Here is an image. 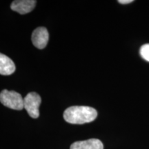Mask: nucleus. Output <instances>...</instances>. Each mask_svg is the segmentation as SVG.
<instances>
[{
    "instance_id": "nucleus-2",
    "label": "nucleus",
    "mask_w": 149,
    "mask_h": 149,
    "mask_svg": "<svg viewBox=\"0 0 149 149\" xmlns=\"http://www.w3.org/2000/svg\"><path fill=\"white\" fill-rule=\"evenodd\" d=\"M0 102L9 109L17 111L24 109V98L15 91L3 90L0 93Z\"/></svg>"
},
{
    "instance_id": "nucleus-3",
    "label": "nucleus",
    "mask_w": 149,
    "mask_h": 149,
    "mask_svg": "<svg viewBox=\"0 0 149 149\" xmlns=\"http://www.w3.org/2000/svg\"><path fill=\"white\" fill-rule=\"evenodd\" d=\"M42 102L40 95L35 92L29 93L24 98V109L26 110L32 118L37 119L40 116L39 108Z\"/></svg>"
},
{
    "instance_id": "nucleus-8",
    "label": "nucleus",
    "mask_w": 149,
    "mask_h": 149,
    "mask_svg": "<svg viewBox=\"0 0 149 149\" xmlns=\"http://www.w3.org/2000/svg\"><path fill=\"white\" fill-rule=\"evenodd\" d=\"M139 53L143 59L149 61V44H146L141 46Z\"/></svg>"
},
{
    "instance_id": "nucleus-1",
    "label": "nucleus",
    "mask_w": 149,
    "mask_h": 149,
    "mask_svg": "<svg viewBox=\"0 0 149 149\" xmlns=\"http://www.w3.org/2000/svg\"><path fill=\"white\" fill-rule=\"evenodd\" d=\"M97 117L95 109L84 106H74L68 108L64 112L66 122L72 124H84L94 121Z\"/></svg>"
},
{
    "instance_id": "nucleus-5",
    "label": "nucleus",
    "mask_w": 149,
    "mask_h": 149,
    "mask_svg": "<svg viewBox=\"0 0 149 149\" xmlns=\"http://www.w3.org/2000/svg\"><path fill=\"white\" fill-rule=\"evenodd\" d=\"M36 1L35 0H15L10 5V8L21 15L31 12L35 8Z\"/></svg>"
},
{
    "instance_id": "nucleus-9",
    "label": "nucleus",
    "mask_w": 149,
    "mask_h": 149,
    "mask_svg": "<svg viewBox=\"0 0 149 149\" xmlns=\"http://www.w3.org/2000/svg\"><path fill=\"white\" fill-rule=\"evenodd\" d=\"M118 2L121 4H128V3L133 2V0H119Z\"/></svg>"
},
{
    "instance_id": "nucleus-4",
    "label": "nucleus",
    "mask_w": 149,
    "mask_h": 149,
    "mask_svg": "<svg viewBox=\"0 0 149 149\" xmlns=\"http://www.w3.org/2000/svg\"><path fill=\"white\" fill-rule=\"evenodd\" d=\"M49 40V34L44 27H39L33 31L32 42L33 45L39 49H43L47 45Z\"/></svg>"
},
{
    "instance_id": "nucleus-6",
    "label": "nucleus",
    "mask_w": 149,
    "mask_h": 149,
    "mask_svg": "<svg viewBox=\"0 0 149 149\" xmlns=\"http://www.w3.org/2000/svg\"><path fill=\"white\" fill-rule=\"evenodd\" d=\"M70 149H104V145L100 139H90L76 141L70 146Z\"/></svg>"
},
{
    "instance_id": "nucleus-7",
    "label": "nucleus",
    "mask_w": 149,
    "mask_h": 149,
    "mask_svg": "<svg viewBox=\"0 0 149 149\" xmlns=\"http://www.w3.org/2000/svg\"><path fill=\"white\" fill-rule=\"evenodd\" d=\"M13 61L6 55L0 53V74L10 75L15 71Z\"/></svg>"
}]
</instances>
